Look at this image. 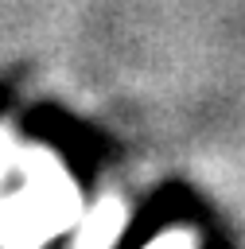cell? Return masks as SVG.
Listing matches in <instances>:
<instances>
[{"instance_id":"obj_2","label":"cell","mask_w":245,"mask_h":249,"mask_svg":"<svg viewBox=\"0 0 245 249\" xmlns=\"http://www.w3.org/2000/svg\"><path fill=\"white\" fill-rule=\"evenodd\" d=\"M156 249H187L183 241H167V245H156Z\"/></svg>"},{"instance_id":"obj_1","label":"cell","mask_w":245,"mask_h":249,"mask_svg":"<svg viewBox=\"0 0 245 249\" xmlns=\"http://www.w3.org/2000/svg\"><path fill=\"white\" fill-rule=\"evenodd\" d=\"M113 233H117V214L109 210V214H101V218H93V222H89V233H86V245H89V249H93V245L101 249V245H105V241H109Z\"/></svg>"}]
</instances>
